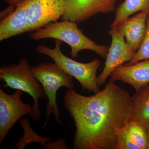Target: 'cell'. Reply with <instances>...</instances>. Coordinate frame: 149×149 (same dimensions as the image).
<instances>
[{
  "label": "cell",
  "instance_id": "6da1fadb",
  "mask_svg": "<svg viewBox=\"0 0 149 149\" xmlns=\"http://www.w3.org/2000/svg\"><path fill=\"white\" fill-rule=\"evenodd\" d=\"M63 102L75 123L72 149H116L118 131L127 125L133 110L128 91L109 81L91 96L68 90Z\"/></svg>",
  "mask_w": 149,
  "mask_h": 149
},
{
  "label": "cell",
  "instance_id": "30bf717a",
  "mask_svg": "<svg viewBox=\"0 0 149 149\" xmlns=\"http://www.w3.org/2000/svg\"><path fill=\"white\" fill-rule=\"evenodd\" d=\"M110 77V82L120 81L127 83L138 92L149 84V59L130 65H120L113 71Z\"/></svg>",
  "mask_w": 149,
  "mask_h": 149
},
{
  "label": "cell",
  "instance_id": "8fae6325",
  "mask_svg": "<svg viewBox=\"0 0 149 149\" xmlns=\"http://www.w3.org/2000/svg\"><path fill=\"white\" fill-rule=\"evenodd\" d=\"M149 12L142 11L120 22L116 27L125 37L126 42L133 50L137 52L142 42L146 29Z\"/></svg>",
  "mask_w": 149,
  "mask_h": 149
},
{
  "label": "cell",
  "instance_id": "52a82bcc",
  "mask_svg": "<svg viewBox=\"0 0 149 149\" xmlns=\"http://www.w3.org/2000/svg\"><path fill=\"white\" fill-rule=\"evenodd\" d=\"M22 91L16 90L13 94H8L0 88L1 144L19 119L32 112V106L22 100Z\"/></svg>",
  "mask_w": 149,
  "mask_h": 149
},
{
  "label": "cell",
  "instance_id": "7a4b0ae2",
  "mask_svg": "<svg viewBox=\"0 0 149 149\" xmlns=\"http://www.w3.org/2000/svg\"><path fill=\"white\" fill-rule=\"evenodd\" d=\"M29 37L35 41L53 39L64 42L70 47V55L73 58H76L80 51L89 50L106 58L109 49L108 46L96 44L84 35L77 23L69 20L52 22L32 32Z\"/></svg>",
  "mask_w": 149,
  "mask_h": 149
},
{
  "label": "cell",
  "instance_id": "ba28073f",
  "mask_svg": "<svg viewBox=\"0 0 149 149\" xmlns=\"http://www.w3.org/2000/svg\"><path fill=\"white\" fill-rule=\"evenodd\" d=\"M117 0H64L61 20L78 23L98 13H109L115 10Z\"/></svg>",
  "mask_w": 149,
  "mask_h": 149
},
{
  "label": "cell",
  "instance_id": "7c38bea8",
  "mask_svg": "<svg viewBox=\"0 0 149 149\" xmlns=\"http://www.w3.org/2000/svg\"><path fill=\"white\" fill-rule=\"evenodd\" d=\"M27 20L21 3L15 6L12 13L0 22V41L27 32Z\"/></svg>",
  "mask_w": 149,
  "mask_h": 149
},
{
  "label": "cell",
  "instance_id": "44dd1931",
  "mask_svg": "<svg viewBox=\"0 0 149 149\" xmlns=\"http://www.w3.org/2000/svg\"><path fill=\"white\" fill-rule=\"evenodd\" d=\"M147 142L146 149H149V125L147 126Z\"/></svg>",
  "mask_w": 149,
  "mask_h": 149
},
{
  "label": "cell",
  "instance_id": "d6986e66",
  "mask_svg": "<svg viewBox=\"0 0 149 149\" xmlns=\"http://www.w3.org/2000/svg\"><path fill=\"white\" fill-rule=\"evenodd\" d=\"M15 8V6L10 5L7 8L4 10L2 11L0 13L1 21H2L7 17L9 15H10L14 10Z\"/></svg>",
  "mask_w": 149,
  "mask_h": 149
},
{
  "label": "cell",
  "instance_id": "5b68a950",
  "mask_svg": "<svg viewBox=\"0 0 149 149\" xmlns=\"http://www.w3.org/2000/svg\"><path fill=\"white\" fill-rule=\"evenodd\" d=\"M32 72L41 83L47 95L48 102L46 104L45 119L44 127H46L49 118L54 114L55 120L61 125L60 113L57 101V92L64 87L68 90L73 89L72 77L61 69L55 63H43L32 67Z\"/></svg>",
  "mask_w": 149,
  "mask_h": 149
},
{
  "label": "cell",
  "instance_id": "ac0fdd59",
  "mask_svg": "<svg viewBox=\"0 0 149 149\" xmlns=\"http://www.w3.org/2000/svg\"><path fill=\"white\" fill-rule=\"evenodd\" d=\"M117 136L116 149H141L131 138L126 125L118 131Z\"/></svg>",
  "mask_w": 149,
  "mask_h": 149
},
{
  "label": "cell",
  "instance_id": "e0dca14e",
  "mask_svg": "<svg viewBox=\"0 0 149 149\" xmlns=\"http://www.w3.org/2000/svg\"><path fill=\"white\" fill-rule=\"evenodd\" d=\"M149 59V14L147 19L146 33L141 46L136 52L132 60L125 63V65H130L138 62Z\"/></svg>",
  "mask_w": 149,
  "mask_h": 149
},
{
  "label": "cell",
  "instance_id": "9a60e30c",
  "mask_svg": "<svg viewBox=\"0 0 149 149\" xmlns=\"http://www.w3.org/2000/svg\"><path fill=\"white\" fill-rule=\"evenodd\" d=\"M142 11L149 12V0H125L116 9L115 17L111 27L115 28L131 15Z\"/></svg>",
  "mask_w": 149,
  "mask_h": 149
},
{
  "label": "cell",
  "instance_id": "3957f363",
  "mask_svg": "<svg viewBox=\"0 0 149 149\" xmlns=\"http://www.w3.org/2000/svg\"><path fill=\"white\" fill-rule=\"evenodd\" d=\"M0 80L5 83V88H10L27 93L34 101L32 112L29 115L33 121L41 120L39 100L47 96L38 80L35 77L29 62L22 58L17 64L3 65L0 68Z\"/></svg>",
  "mask_w": 149,
  "mask_h": 149
},
{
  "label": "cell",
  "instance_id": "2e32d148",
  "mask_svg": "<svg viewBox=\"0 0 149 149\" xmlns=\"http://www.w3.org/2000/svg\"><path fill=\"white\" fill-rule=\"evenodd\" d=\"M126 127L134 142L141 147V149H146L147 126L139 122L129 121Z\"/></svg>",
  "mask_w": 149,
  "mask_h": 149
},
{
  "label": "cell",
  "instance_id": "9c48e42d",
  "mask_svg": "<svg viewBox=\"0 0 149 149\" xmlns=\"http://www.w3.org/2000/svg\"><path fill=\"white\" fill-rule=\"evenodd\" d=\"M108 34L111 37V43L106 58L103 70L97 77V83L100 87L104 84L116 68L132 60L136 53L125 41L124 35L116 27L111 28Z\"/></svg>",
  "mask_w": 149,
  "mask_h": 149
},
{
  "label": "cell",
  "instance_id": "5bb4252c",
  "mask_svg": "<svg viewBox=\"0 0 149 149\" xmlns=\"http://www.w3.org/2000/svg\"><path fill=\"white\" fill-rule=\"evenodd\" d=\"M132 96L133 108L129 121L149 125V84Z\"/></svg>",
  "mask_w": 149,
  "mask_h": 149
},
{
  "label": "cell",
  "instance_id": "8992f818",
  "mask_svg": "<svg viewBox=\"0 0 149 149\" xmlns=\"http://www.w3.org/2000/svg\"><path fill=\"white\" fill-rule=\"evenodd\" d=\"M27 32H33L57 22L64 13V0H24Z\"/></svg>",
  "mask_w": 149,
  "mask_h": 149
},
{
  "label": "cell",
  "instance_id": "4fadbf2b",
  "mask_svg": "<svg viewBox=\"0 0 149 149\" xmlns=\"http://www.w3.org/2000/svg\"><path fill=\"white\" fill-rule=\"evenodd\" d=\"M19 123L23 128L24 134L21 139H19L18 143L15 145L14 148L23 149L29 143L35 142L42 144L45 149H70L63 139H59L52 142L49 138L41 137L37 135L30 127L28 118H24L20 120Z\"/></svg>",
  "mask_w": 149,
  "mask_h": 149
},
{
  "label": "cell",
  "instance_id": "277c9868",
  "mask_svg": "<svg viewBox=\"0 0 149 149\" xmlns=\"http://www.w3.org/2000/svg\"><path fill=\"white\" fill-rule=\"evenodd\" d=\"M62 42L56 40L54 48L51 49L43 44L36 49L37 53L49 57L54 62L68 75L74 77L84 90L94 94L100 91L97 83V72L101 62L95 59L88 63L79 62L70 58L61 49Z\"/></svg>",
  "mask_w": 149,
  "mask_h": 149
},
{
  "label": "cell",
  "instance_id": "ffe728a7",
  "mask_svg": "<svg viewBox=\"0 0 149 149\" xmlns=\"http://www.w3.org/2000/svg\"><path fill=\"white\" fill-rule=\"evenodd\" d=\"M24 0H5V1L9 5L15 6L19 3L23 1Z\"/></svg>",
  "mask_w": 149,
  "mask_h": 149
}]
</instances>
